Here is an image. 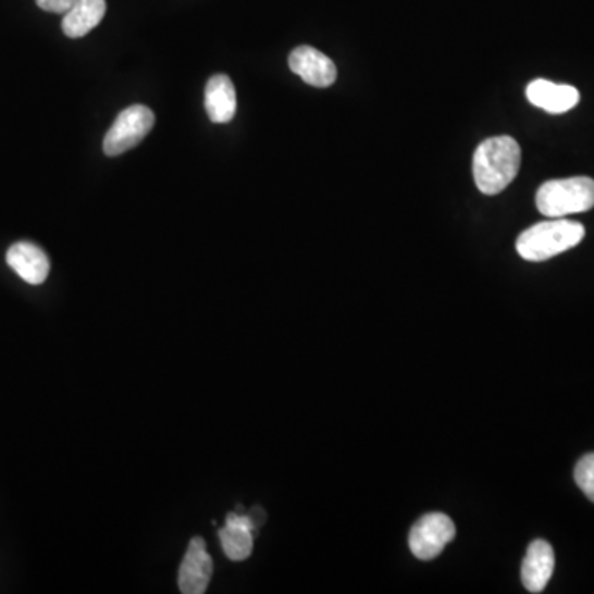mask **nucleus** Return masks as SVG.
Wrapping results in <instances>:
<instances>
[{"mask_svg": "<svg viewBox=\"0 0 594 594\" xmlns=\"http://www.w3.org/2000/svg\"><path fill=\"white\" fill-rule=\"evenodd\" d=\"M156 116L151 110L143 104H134L126 108L114 121L111 129L108 131L103 140L104 154L114 158V156L124 154L131 151L137 144L143 143L144 137L151 133L154 127Z\"/></svg>", "mask_w": 594, "mask_h": 594, "instance_id": "nucleus-4", "label": "nucleus"}, {"mask_svg": "<svg viewBox=\"0 0 594 594\" xmlns=\"http://www.w3.org/2000/svg\"><path fill=\"white\" fill-rule=\"evenodd\" d=\"M583 238L584 226L581 223L555 219L527 228L517 239V251L523 260L540 263L571 250Z\"/></svg>", "mask_w": 594, "mask_h": 594, "instance_id": "nucleus-2", "label": "nucleus"}, {"mask_svg": "<svg viewBox=\"0 0 594 594\" xmlns=\"http://www.w3.org/2000/svg\"><path fill=\"white\" fill-rule=\"evenodd\" d=\"M63 17V34L70 38H82L98 27L107 15V0H78Z\"/></svg>", "mask_w": 594, "mask_h": 594, "instance_id": "nucleus-13", "label": "nucleus"}, {"mask_svg": "<svg viewBox=\"0 0 594 594\" xmlns=\"http://www.w3.org/2000/svg\"><path fill=\"white\" fill-rule=\"evenodd\" d=\"M456 536L455 522L444 513L433 512L421 517L411 529L408 543L418 560L436 558Z\"/></svg>", "mask_w": 594, "mask_h": 594, "instance_id": "nucleus-5", "label": "nucleus"}, {"mask_svg": "<svg viewBox=\"0 0 594 594\" xmlns=\"http://www.w3.org/2000/svg\"><path fill=\"white\" fill-rule=\"evenodd\" d=\"M536 209L550 219H564L594 207V181L590 177L545 182L536 191Z\"/></svg>", "mask_w": 594, "mask_h": 594, "instance_id": "nucleus-3", "label": "nucleus"}, {"mask_svg": "<svg viewBox=\"0 0 594 594\" xmlns=\"http://www.w3.org/2000/svg\"><path fill=\"white\" fill-rule=\"evenodd\" d=\"M255 520L243 513L232 512L226 516L225 525L220 529V542L226 557L233 561H243L253 554Z\"/></svg>", "mask_w": 594, "mask_h": 594, "instance_id": "nucleus-11", "label": "nucleus"}, {"mask_svg": "<svg viewBox=\"0 0 594 594\" xmlns=\"http://www.w3.org/2000/svg\"><path fill=\"white\" fill-rule=\"evenodd\" d=\"M78 0H37L38 8L41 11L52 12V14H66Z\"/></svg>", "mask_w": 594, "mask_h": 594, "instance_id": "nucleus-15", "label": "nucleus"}, {"mask_svg": "<svg viewBox=\"0 0 594 594\" xmlns=\"http://www.w3.org/2000/svg\"><path fill=\"white\" fill-rule=\"evenodd\" d=\"M212 573L213 561L207 552L206 540L194 536L178 570V590L184 594H203L209 590Z\"/></svg>", "mask_w": 594, "mask_h": 594, "instance_id": "nucleus-6", "label": "nucleus"}, {"mask_svg": "<svg viewBox=\"0 0 594 594\" xmlns=\"http://www.w3.org/2000/svg\"><path fill=\"white\" fill-rule=\"evenodd\" d=\"M522 151L510 136H495L479 144L472 159L475 185L484 195L506 190L519 174Z\"/></svg>", "mask_w": 594, "mask_h": 594, "instance_id": "nucleus-1", "label": "nucleus"}, {"mask_svg": "<svg viewBox=\"0 0 594 594\" xmlns=\"http://www.w3.org/2000/svg\"><path fill=\"white\" fill-rule=\"evenodd\" d=\"M287 62H289L290 72L301 76L305 83L315 86V88H327V86L334 85L337 79L335 63L324 53L308 47V45L294 48Z\"/></svg>", "mask_w": 594, "mask_h": 594, "instance_id": "nucleus-7", "label": "nucleus"}, {"mask_svg": "<svg viewBox=\"0 0 594 594\" xmlns=\"http://www.w3.org/2000/svg\"><path fill=\"white\" fill-rule=\"evenodd\" d=\"M527 99L533 107L550 114H564L580 103V91L570 85L535 79L527 86Z\"/></svg>", "mask_w": 594, "mask_h": 594, "instance_id": "nucleus-8", "label": "nucleus"}, {"mask_svg": "<svg viewBox=\"0 0 594 594\" xmlns=\"http://www.w3.org/2000/svg\"><path fill=\"white\" fill-rule=\"evenodd\" d=\"M555 570V554L550 543L535 540L527 548L522 564V583L530 593H542Z\"/></svg>", "mask_w": 594, "mask_h": 594, "instance_id": "nucleus-9", "label": "nucleus"}, {"mask_svg": "<svg viewBox=\"0 0 594 594\" xmlns=\"http://www.w3.org/2000/svg\"><path fill=\"white\" fill-rule=\"evenodd\" d=\"M8 264L25 283H45L50 274V260L41 248L34 243L18 242L8 251Z\"/></svg>", "mask_w": 594, "mask_h": 594, "instance_id": "nucleus-10", "label": "nucleus"}, {"mask_svg": "<svg viewBox=\"0 0 594 594\" xmlns=\"http://www.w3.org/2000/svg\"><path fill=\"white\" fill-rule=\"evenodd\" d=\"M574 481L587 499L594 503V453L583 456L574 468Z\"/></svg>", "mask_w": 594, "mask_h": 594, "instance_id": "nucleus-14", "label": "nucleus"}, {"mask_svg": "<svg viewBox=\"0 0 594 594\" xmlns=\"http://www.w3.org/2000/svg\"><path fill=\"white\" fill-rule=\"evenodd\" d=\"M236 89L226 75H215L206 88V110L215 124H225L236 114Z\"/></svg>", "mask_w": 594, "mask_h": 594, "instance_id": "nucleus-12", "label": "nucleus"}]
</instances>
